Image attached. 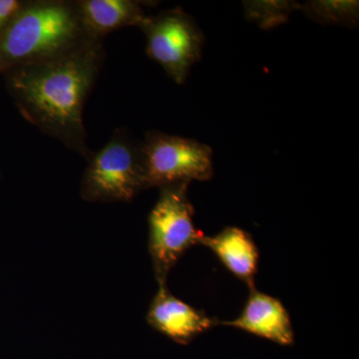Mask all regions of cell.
<instances>
[{
    "label": "cell",
    "instance_id": "cell-1",
    "mask_svg": "<svg viewBox=\"0 0 359 359\" xmlns=\"http://www.w3.org/2000/svg\"><path fill=\"white\" fill-rule=\"evenodd\" d=\"M102 40H87L65 55L6 72L21 114L43 133L89 160L85 102L105 59Z\"/></svg>",
    "mask_w": 359,
    "mask_h": 359
},
{
    "label": "cell",
    "instance_id": "cell-2",
    "mask_svg": "<svg viewBox=\"0 0 359 359\" xmlns=\"http://www.w3.org/2000/svg\"><path fill=\"white\" fill-rule=\"evenodd\" d=\"M87 40L75 2H26L0 32V72L59 57Z\"/></svg>",
    "mask_w": 359,
    "mask_h": 359
},
{
    "label": "cell",
    "instance_id": "cell-3",
    "mask_svg": "<svg viewBox=\"0 0 359 359\" xmlns=\"http://www.w3.org/2000/svg\"><path fill=\"white\" fill-rule=\"evenodd\" d=\"M188 188V183L161 187L149 215V252L158 285H167L170 271L187 250L201 244L205 235L194 224L195 210Z\"/></svg>",
    "mask_w": 359,
    "mask_h": 359
},
{
    "label": "cell",
    "instance_id": "cell-4",
    "mask_svg": "<svg viewBox=\"0 0 359 359\" xmlns=\"http://www.w3.org/2000/svg\"><path fill=\"white\" fill-rule=\"evenodd\" d=\"M88 161L81 183L85 201L130 202L146 189L141 144L124 129L115 130L109 142Z\"/></svg>",
    "mask_w": 359,
    "mask_h": 359
},
{
    "label": "cell",
    "instance_id": "cell-5",
    "mask_svg": "<svg viewBox=\"0 0 359 359\" xmlns=\"http://www.w3.org/2000/svg\"><path fill=\"white\" fill-rule=\"evenodd\" d=\"M141 153L146 189L208 181L214 174L211 147L194 139L150 131Z\"/></svg>",
    "mask_w": 359,
    "mask_h": 359
},
{
    "label": "cell",
    "instance_id": "cell-6",
    "mask_svg": "<svg viewBox=\"0 0 359 359\" xmlns=\"http://www.w3.org/2000/svg\"><path fill=\"white\" fill-rule=\"evenodd\" d=\"M147 39L149 57L181 85L200 60L204 37L195 20L181 8L147 16L140 27Z\"/></svg>",
    "mask_w": 359,
    "mask_h": 359
},
{
    "label": "cell",
    "instance_id": "cell-7",
    "mask_svg": "<svg viewBox=\"0 0 359 359\" xmlns=\"http://www.w3.org/2000/svg\"><path fill=\"white\" fill-rule=\"evenodd\" d=\"M149 325L179 344H189L198 335L219 325L217 318L175 297L167 285H159L147 313Z\"/></svg>",
    "mask_w": 359,
    "mask_h": 359
},
{
    "label": "cell",
    "instance_id": "cell-8",
    "mask_svg": "<svg viewBox=\"0 0 359 359\" xmlns=\"http://www.w3.org/2000/svg\"><path fill=\"white\" fill-rule=\"evenodd\" d=\"M219 323L271 340L280 346H292L294 342L289 311L280 299L259 292L256 287L250 290L249 297L238 318L219 321Z\"/></svg>",
    "mask_w": 359,
    "mask_h": 359
},
{
    "label": "cell",
    "instance_id": "cell-9",
    "mask_svg": "<svg viewBox=\"0 0 359 359\" xmlns=\"http://www.w3.org/2000/svg\"><path fill=\"white\" fill-rule=\"evenodd\" d=\"M86 36L102 40L108 33L127 26H138L147 18L140 2L132 0H80L75 1Z\"/></svg>",
    "mask_w": 359,
    "mask_h": 359
},
{
    "label": "cell",
    "instance_id": "cell-10",
    "mask_svg": "<svg viewBox=\"0 0 359 359\" xmlns=\"http://www.w3.org/2000/svg\"><path fill=\"white\" fill-rule=\"evenodd\" d=\"M200 245L211 250L236 278L254 289L259 250L248 231L229 226L214 237L204 235Z\"/></svg>",
    "mask_w": 359,
    "mask_h": 359
},
{
    "label": "cell",
    "instance_id": "cell-11",
    "mask_svg": "<svg viewBox=\"0 0 359 359\" xmlns=\"http://www.w3.org/2000/svg\"><path fill=\"white\" fill-rule=\"evenodd\" d=\"M299 8L309 18L323 25H348L358 18V1H311Z\"/></svg>",
    "mask_w": 359,
    "mask_h": 359
},
{
    "label": "cell",
    "instance_id": "cell-12",
    "mask_svg": "<svg viewBox=\"0 0 359 359\" xmlns=\"http://www.w3.org/2000/svg\"><path fill=\"white\" fill-rule=\"evenodd\" d=\"M245 16L264 29L275 27L289 20L290 14L299 6L290 1H245Z\"/></svg>",
    "mask_w": 359,
    "mask_h": 359
},
{
    "label": "cell",
    "instance_id": "cell-13",
    "mask_svg": "<svg viewBox=\"0 0 359 359\" xmlns=\"http://www.w3.org/2000/svg\"><path fill=\"white\" fill-rule=\"evenodd\" d=\"M23 4L16 0H0V32L22 7Z\"/></svg>",
    "mask_w": 359,
    "mask_h": 359
}]
</instances>
